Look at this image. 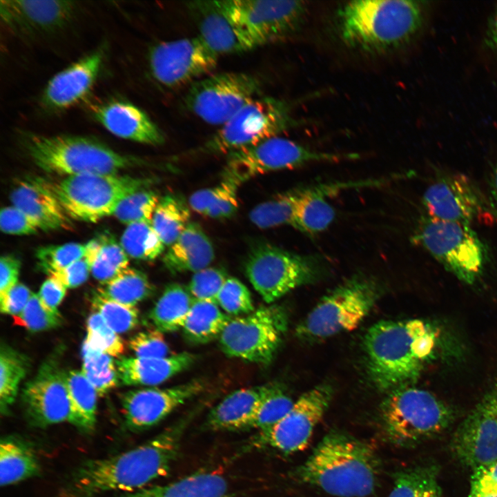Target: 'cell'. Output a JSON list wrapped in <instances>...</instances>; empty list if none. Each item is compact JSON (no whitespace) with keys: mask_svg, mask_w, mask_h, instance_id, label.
Returning a JSON list of instances; mask_svg holds the SVG:
<instances>
[{"mask_svg":"<svg viewBox=\"0 0 497 497\" xmlns=\"http://www.w3.org/2000/svg\"><path fill=\"white\" fill-rule=\"evenodd\" d=\"M187 420L119 454L84 461L55 497H100L141 489L166 476L177 458Z\"/></svg>","mask_w":497,"mask_h":497,"instance_id":"1","label":"cell"},{"mask_svg":"<svg viewBox=\"0 0 497 497\" xmlns=\"http://www.w3.org/2000/svg\"><path fill=\"white\" fill-rule=\"evenodd\" d=\"M379 463L366 442L332 432L299 469L302 480L338 497H365L376 487Z\"/></svg>","mask_w":497,"mask_h":497,"instance_id":"4","label":"cell"},{"mask_svg":"<svg viewBox=\"0 0 497 497\" xmlns=\"http://www.w3.org/2000/svg\"><path fill=\"white\" fill-rule=\"evenodd\" d=\"M226 480L215 472H197L165 485L148 486L113 497H226Z\"/></svg>","mask_w":497,"mask_h":497,"instance_id":"31","label":"cell"},{"mask_svg":"<svg viewBox=\"0 0 497 497\" xmlns=\"http://www.w3.org/2000/svg\"><path fill=\"white\" fill-rule=\"evenodd\" d=\"M467 497H497V494L482 496V495H474V494H469Z\"/></svg>","mask_w":497,"mask_h":497,"instance_id":"64","label":"cell"},{"mask_svg":"<svg viewBox=\"0 0 497 497\" xmlns=\"http://www.w3.org/2000/svg\"><path fill=\"white\" fill-rule=\"evenodd\" d=\"M84 254L85 245L72 242L40 247L36 257L40 269L50 275L81 259Z\"/></svg>","mask_w":497,"mask_h":497,"instance_id":"49","label":"cell"},{"mask_svg":"<svg viewBox=\"0 0 497 497\" xmlns=\"http://www.w3.org/2000/svg\"><path fill=\"white\" fill-rule=\"evenodd\" d=\"M326 267L320 255L294 253L270 244L250 252L245 273L266 303H273L294 289L318 280Z\"/></svg>","mask_w":497,"mask_h":497,"instance_id":"9","label":"cell"},{"mask_svg":"<svg viewBox=\"0 0 497 497\" xmlns=\"http://www.w3.org/2000/svg\"><path fill=\"white\" fill-rule=\"evenodd\" d=\"M481 402L497 416V384Z\"/></svg>","mask_w":497,"mask_h":497,"instance_id":"62","label":"cell"},{"mask_svg":"<svg viewBox=\"0 0 497 497\" xmlns=\"http://www.w3.org/2000/svg\"><path fill=\"white\" fill-rule=\"evenodd\" d=\"M77 6L71 1H1V16L12 30L24 35L52 33L66 27Z\"/></svg>","mask_w":497,"mask_h":497,"instance_id":"22","label":"cell"},{"mask_svg":"<svg viewBox=\"0 0 497 497\" xmlns=\"http://www.w3.org/2000/svg\"><path fill=\"white\" fill-rule=\"evenodd\" d=\"M195 355L182 352L164 358L120 357L115 360L119 384L155 386L190 368Z\"/></svg>","mask_w":497,"mask_h":497,"instance_id":"26","label":"cell"},{"mask_svg":"<svg viewBox=\"0 0 497 497\" xmlns=\"http://www.w3.org/2000/svg\"><path fill=\"white\" fill-rule=\"evenodd\" d=\"M29 367L28 358L1 343L0 348V409L3 415L8 413L17 397L21 381Z\"/></svg>","mask_w":497,"mask_h":497,"instance_id":"40","label":"cell"},{"mask_svg":"<svg viewBox=\"0 0 497 497\" xmlns=\"http://www.w3.org/2000/svg\"><path fill=\"white\" fill-rule=\"evenodd\" d=\"M66 291L67 289L63 284L49 277L41 286L38 295L48 309L58 313L57 307L64 298Z\"/></svg>","mask_w":497,"mask_h":497,"instance_id":"59","label":"cell"},{"mask_svg":"<svg viewBox=\"0 0 497 497\" xmlns=\"http://www.w3.org/2000/svg\"><path fill=\"white\" fill-rule=\"evenodd\" d=\"M378 293L371 280H347L324 296L298 324V337L315 341L354 330L370 312Z\"/></svg>","mask_w":497,"mask_h":497,"instance_id":"8","label":"cell"},{"mask_svg":"<svg viewBox=\"0 0 497 497\" xmlns=\"http://www.w3.org/2000/svg\"><path fill=\"white\" fill-rule=\"evenodd\" d=\"M153 287L146 275L135 269L123 270L109 281L101 284L95 293L106 299L131 306L148 298Z\"/></svg>","mask_w":497,"mask_h":497,"instance_id":"37","label":"cell"},{"mask_svg":"<svg viewBox=\"0 0 497 497\" xmlns=\"http://www.w3.org/2000/svg\"><path fill=\"white\" fill-rule=\"evenodd\" d=\"M469 494L474 495L497 494V460L473 469Z\"/></svg>","mask_w":497,"mask_h":497,"instance_id":"55","label":"cell"},{"mask_svg":"<svg viewBox=\"0 0 497 497\" xmlns=\"http://www.w3.org/2000/svg\"><path fill=\"white\" fill-rule=\"evenodd\" d=\"M0 227L3 233L10 235H29L40 229L35 220L13 205L1 209Z\"/></svg>","mask_w":497,"mask_h":497,"instance_id":"54","label":"cell"},{"mask_svg":"<svg viewBox=\"0 0 497 497\" xmlns=\"http://www.w3.org/2000/svg\"><path fill=\"white\" fill-rule=\"evenodd\" d=\"M10 201L14 206L35 220L40 229H67L72 226V219L38 178L20 183L12 191Z\"/></svg>","mask_w":497,"mask_h":497,"instance_id":"27","label":"cell"},{"mask_svg":"<svg viewBox=\"0 0 497 497\" xmlns=\"http://www.w3.org/2000/svg\"><path fill=\"white\" fill-rule=\"evenodd\" d=\"M289 123L285 104L271 97H257L221 126L198 151L228 154L277 136Z\"/></svg>","mask_w":497,"mask_h":497,"instance_id":"12","label":"cell"},{"mask_svg":"<svg viewBox=\"0 0 497 497\" xmlns=\"http://www.w3.org/2000/svg\"><path fill=\"white\" fill-rule=\"evenodd\" d=\"M219 190L218 185L199 189L193 193L189 197L188 204L195 212L206 215L213 204Z\"/></svg>","mask_w":497,"mask_h":497,"instance_id":"60","label":"cell"},{"mask_svg":"<svg viewBox=\"0 0 497 497\" xmlns=\"http://www.w3.org/2000/svg\"><path fill=\"white\" fill-rule=\"evenodd\" d=\"M186 202L173 195L159 198L152 217V225L165 246H170L191 223Z\"/></svg>","mask_w":497,"mask_h":497,"instance_id":"39","label":"cell"},{"mask_svg":"<svg viewBox=\"0 0 497 497\" xmlns=\"http://www.w3.org/2000/svg\"><path fill=\"white\" fill-rule=\"evenodd\" d=\"M218 186L217 194L205 216L213 219L230 217L238 208L237 191L239 186L223 179Z\"/></svg>","mask_w":497,"mask_h":497,"instance_id":"53","label":"cell"},{"mask_svg":"<svg viewBox=\"0 0 497 497\" xmlns=\"http://www.w3.org/2000/svg\"><path fill=\"white\" fill-rule=\"evenodd\" d=\"M450 449L462 465L472 469L497 460V416L480 402L455 431Z\"/></svg>","mask_w":497,"mask_h":497,"instance_id":"21","label":"cell"},{"mask_svg":"<svg viewBox=\"0 0 497 497\" xmlns=\"http://www.w3.org/2000/svg\"><path fill=\"white\" fill-rule=\"evenodd\" d=\"M339 35L349 47L369 53H383L409 43L423 22L419 1L357 0L336 12Z\"/></svg>","mask_w":497,"mask_h":497,"instance_id":"3","label":"cell"},{"mask_svg":"<svg viewBox=\"0 0 497 497\" xmlns=\"http://www.w3.org/2000/svg\"><path fill=\"white\" fill-rule=\"evenodd\" d=\"M15 324L32 332L55 329L61 324L60 313L48 309L41 302L38 294L32 293L26 306L18 315L14 316Z\"/></svg>","mask_w":497,"mask_h":497,"instance_id":"48","label":"cell"},{"mask_svg":"<svg viewBox=\"0 0 497 497\" xmlns=\"http://www.w3.org/2000/svg\"><path fill=\"white\" fill-rule=\"evenodd\" d=\"M90 273V265L84 257L66 268L55 271L49 275L57 280L66 289L75 288L84 283Z\"/></svg>","mask_w":497,"mask_h":497,"instance_id":"56","label":"cell"},{"mask_svg":"<svg viewBox=\"0 0 497 497\" xmlns=\"http://www.w3.org/2000/svg\"><path fill=\"white\" fill-rule=\"evenodd\" d=\"M32 292L23 284L18 282L3 298H0L2 313L18 315L26 306Z\"/></svg>","mask_w":497,"mask_h":497,"instance_id":"57","label":"cell"},{"mask_svg":"<svg viewBox=\"0 0 497 497\" xmlns=\"http://www.w3.org/2000/svg\"><path fill=\"white\" fill-rule=\"evenodd\" d=\"M217 304L228 315H244L255 310L251 293L238 279L228 277L217 298Z\"/></svg>","mask_w":497,"mask_h":497,"instance_id":"50","label":"cell"},{"mask_svg":"<svg viewBox=\"0 0 497 497\" xmlns=\"http://www.w3.org/2000/svg\"><path fill=\"white\" fill-rule=\"evenodd\" d=\"M87 334L84 342L112 357L120 358L125 351L124 340L97 312L91 313L86 322Z\"/></svg>","mask_w":497,"mask_h":497,"instance_id":"47","label":"cell"},{"mask_svg":"<svg viewBox=\"0 0 497 497\" xmlns=\"http://www.w3.org/2000/svg\"><path fill=\"white\" fill-rule=\"evenodd\" d=\"M70 411L68 421L79 432L90 434L97 422V393L81 371L66 372Z\"/></svg>","mask_w":497,"mask_h":497,"instance_id":"33","label":"cell"},{"mask_svg":"<svg viewBox=\"0 0 497 497\" xmlns=\"http://www.w3.org/2000/svg\"><path fill=\"white\" fill-rule=\"evenodd\" d=\"M422 202L431 218L467 225L483 217L490 219L486 197L462 173L438 176L425 190Z\"/></svg>","mask_w":497,"mask_h":497,"instance_id":"17","label":"cell"},{"mask_svg":"<svg viewBox=\"0 0 497 497\" xmlns=\"http://www.w3.org/2000/svg\"><path fill=\"white\" fill-rule=\"evenodd\" d=\"M215 257L213 246L200 226L191 222L167 250L163 262L171 273H196L208 267Z\"/></svg>","mask_w":497,"mask_h":497,"instance_id":"30","label":"cell"},{"mask_svg":"<svg viewBox=\"0 0 497 497\" xmlns=\"http://www.w3.org/2000/svg\"><path fill=\"white\" fill-rule=\"evenodd\" d=\"M438 336L429 324L419 319L382 320L372 325L363 344L374 385L391 392L412 383L434 353Z\"/></svg>","mask_w":497,"mask_h":497,"instance_id":"2","label":"cell"},{"mask_svg":"<svg viewBox=\"0 0 497 497\" xmlns=\"http://www.w3.org/2000/svg\"><path fill=\"white\" fill-rule=\"evenodd\" d=\"M486 202L490 220L497 222V163L489 177Z\"/></svg>","mask_w":497,"mask_h":497,"instance_id":"61","label":"cell"},{"mask_svg":"<svg viewBox=\"0 0 497 497\" xmlns=\"http://www.w3.org/2000/svg\"><path fill=\"white\" fill-rule=\"evenodd\" d=\"M84 257L90 273L101 284L115 277L127 269L129 260L120 244L110 235H103L85 245Z\"/></svg>","mask_w":497,"mask_h":497,"instance_id":"36","label":"cell"},{"mask_svg":"<svg viewBox=\"0 0 497 497\" xmlns=\"http://www.w3.org/2000/svg\"><path fill=\"white\" fill-rule=\"evenodd\" d=\"M159 197L153 191L142 189L124 198L117 204L113 215L129 225L139 222H151Z\"/></svg>","mask_w":497,"mask_h":497,"instance_id":"44","label":"cell"},{"mask_svg":"<svg viewBox=\"0 0 497 497\" xmlns=\"http://www.w3.org/2000/svg\"><path fill=\"white\" fill-rule=\"evenodd\" d=\"M128 347L138 358L168 357L170 348L163 333L155 329L139 332L128 341Z\"/></svg>","mask_w":497,"mask_h":497,"instance_id":"52","label":"cell"},{"mask_svg":"<svg viewBox=\"0 0 497 497\" xmlns=\"http://www.w3.org/2000/svg\"><path fill=\"white\" fill-rule=\"evenodd\" d=\"M369 186H373L371 179L308 186L307 192L295 211L291 226L308 235H315L324 231L335 216L334 208L326 198L347 188Z\"/></svg>","mask_w":497,"mask_h":497,"instance_id":"28","label":"cell"},{"mask_svg":"<svg viewBox=\"0 0 497 497\" xmlns=\"http://www.w3.org/2000/svg\"><path fill=\"white\" fill-rule=\"evenodd\" d=\"M380 414L389 438L402 446H413L441 433L454 418L451 408L434 394L409 385L389 393Z\"/></svg>","mask_w":497,"mask_h":497,"instance_id":"6","label":"cell"},{"mask_svg":"<svg viewBox=\"0 0 497 497\" xmlns=\"http://www.w3.org/2000/svg\"><path fill=\"white\" fill-rule=\"evenodd\" d=\"M261 83L254 75L224 72L193 82L184 98L187 109L206 123L222 126L257 97Z\"/></svg>","mask_w":497,"mask_h":497,"instance_id":"14","label":"cell"},{"mask_svg":"<svg viewBox=\"0 0 497 497\" xmlns=\"http://www.w3.org/2000/svg\"><path fill=\"white\" fill-rule=\"evenodd\" d=\"M66 372L55 353L46 359L21 392V402L28 422L45 428L68 421L70 411Z\"/></svg>","mask_w":497,"mask_h":497,"instance_id":"18","label":"cell"},{"mask_svg":"<svg viewBox=\"0 0 497 497\" xmlns=\"http://www.w3.org/2000/svg\"><path fill=\"white\" fill-rule=\"evenodd\" d=\"M20 261L13 255H3L0 260V298L19 282Z\"/></svg>","mask_w":497,"mask_h":497,"instance_id":"58","label":"cell"},{"mask_svg":"<svg viewBox=\"0 0 497 497\" xmlns=\"http://www.w3.org/2000/svg\"><path fill=\"white\" fill-rule=\"evenodd\" d=\"M193 301L188 288L170 284L152 308L149 318L155 329L162 333L182 329Z\"/></svg>","mask_w":497,"mask_h":497,"instance_id":"35","label":"cell"},{"mask_svg":"<svg viewBox=\"0 0 497 497\" xmlns=\"http://www.w3.org/2000/svg\"><path fill=\"white\" fill-rule=\"evenodd\" d=\"M227 278L221 269L206 267L194 273L187 288L195 300L217 302L218 294Z\"/></svg>","mask_w":497,"mask_h":497,"instance_id":"51","label":"cell"},{"mask_svg":"<svg viewBox=\"0 0 497 497\" xmlns=\"http://www.w3.org/2000/svg\"><path fill=\"white\" fill-rule=\"evenodd\" d=\"M120 244L128 256L143 261H153L164 250V244L151 222H139L128 225Z\"/></svg>","mask_w":497,"mask_h":497,"instance_id":"43","label":"cell"},{"mask_svg":"<svg viewBox=\"0 0 497 497\" xmlns=\"http://www.w3.org/2000/svg\"><path fill=\"white\" fill-rule=\"evenodd\" d=\"M204 389L203 382L194 380L168 388L149 387L126 391L121 396L126 425L132 431L150 428Z\"/></svg>","mask_w":497,"mask_h":497,"instance_id":"20","label":"cell"},{"mask_svg":"<svg viewBox=\"0 0 497 497\" xmlns=\"http://www.w3.org/2000/svg\"><path fill=\"white\" fill-rule=\"evenodd\" d=\"M104 56V50L99 48L55 75L44 88L43 104L61 110L82 100L97 79Z\"/></svg>","mask_w":497,"mask_h":497,"instance_id":"24","label":"cell"},{"mask_svg":"<svg viewBox=\"0 0 497 497\" xmlns=\"http://www.w3.org/2000/svg\"><path fill=\"white\" fill-rule=\"evenodd\" d=\"M294 403L282 385L276 383L261 402L248 428L258 429L261 431L271 428L289 412Z\"/></svg>","mask_w":497,"mask_h":497,"instance_id":"45","label":"cell"},{"mask_svg":"<svg viewBox=\"0 0 497 497\" xmlns=\"http://www.w3.org/2000/svg\"><path fill=\"white\" fill-rule=\"evenodd\" d=\"M41 465L34 449L16 436L0 441V484L8 487L38 476Z\"/></svg>","mask_w":497,"mask_h":497,"instance_id":"32","label":"cell"},{"mask_svg":"<svg viewBox=\"0 0 497 497\" xmlns=\"http://www.w3.org/2000/svg\"><path fill=\"white\" fill-rule=\"evenodd\" d=\"M81 371L96 390L103 396L119 384L116 362L110 355L93 349L83 342Z\"/></svg>","mask_w":497,"mask_h":497,"instance_id":"42","label":"cell"},{"mask_svg":"<svg viewBox=\"0 0 497 497\" xmlns=\"http://www.w3.org/2000/svg\"><path fill=\"white\" fill-rule=\"evenodd\" d=\"M307 189L308 187L293 189L260 203L249 213L250 220L260 228L291 225L295 211Z\"/></svg>","mask_w":497,"mask_h":497,"instance_id":"38","label":"cell"},{"mask_svg":"<svg viewBox=\"0 0 497 497\" xmlns=\"http://www.w3.org/2000/svg\"><path fill=\"white\" fill-rule=\"evenodd\" d=\"M204 43L217 55L244 52L256 48L251 39L232 19L220 1L187 3Z\"/></svg>","mask_w":497,"mask_h":497,"instance_id":"23","label":"cell"},{"mask_svg":"<svg viewBox=\"0 0 497 497\" xmlns=\"http://www.w3.org/2000/svg\"><path fill=\"white\" fill-rule=\"evenodd\" d=\"M91 305L94 311L117 333L133 329L139 322V311L135 306L106 299L95 292L91 298Z\"/></svg>","mask_w":497,"mask_h":497,"instance_id":"46","label":"cell"},{"mask_svg":"<svg viewBox=\"0 0 497 497\" xmlns=\"http://www.w3.org/2000/svg\"><path fill=\"white\" fill-rule=\"evenodd\" d=\"M231 318L217 302L194 299L182 329L189 342L206 344L218 339Z\"/></svg>","mask_w":497,"mask_h":497,"instance_id":"34","label":"cell"},{"mask_svg":"<svg viewBox=\"0 0 497 497\" xmlns=\"http://www.w3.org/2000/svg\"><path fill=\"white\" fill-rule=\"evenodd\" d=\"M436 465L417 467L398 472L389 497H442Z\"/></svg>","mask_w":497,"mask_h":497,"instance_id":"41","label":"cell"},{"mask_svg":"<svg viewBox=\"0 0 497 497\" xmlns=\"http://www.w3.org/2000/svg\"><path fill=\"white\" fill-rule=\"evenodd\" d=\"M95 119L113 135L128 140L160 145L164 135L147 114L137 106L120 100H113L92 109Z\"/></svg>","mask_w":497,"mask_h":497,"instance_id":"25","label":"cell"},{"mask_svg":"<svg viewBox=\"0 0 497 497\" xmlns=\"http://www.w3.org/2000/svg\"><path fill=\"white\" fill-rule=\"evenodd\" d=\"M332 394L331 387L326 384L305 392L282 419L261 431L262 440L284 453L303 450L328 408Z\"/></svg>","mask_w":497,"mask_h":497,"instance_id":"19","label":"cell"},{"mask_svg":"<svg viewBox=\"0 0 497 497\" xmlns=\"http://www.w3.org/2000/svg\"><path fill=\"white\" fill-rule=\"evenodd\" d=\"M228 155L222 177L237 186L268 172L294 168L312 162H333L355 157V155L311 150L278 136Z\"/></svg>","mask_w":497,"mask_h":497,"instance_id":"13","label":"cell"},{"mask_svg":"<svg viewBox=\"0 0 497 497\" xmlns=\"http://www.w3.org/2000/svg\"><path fill=\"white\" fill-rule=\"evenodd\" d=\"M220 3L256 46L295 32L306 13V6L301 1L224 0Z\"/></svg>","mask_w":497,"mask_h":497,"instance_id":"15","label":"cell"},{"mask_svg":"<svg viewBox=\"0 0 497 497\" xmlns=\"http://www.w3.org/2000/svg\"><path fill=\"white\" fill-rule=\"evenodd\" d=\"M23 144L33 162L43 170L60 175L117 174L142 160L120 154L93 139L74 135L44 136L26 133Z\"/></svg>","mask_w":497,"mask_h":497,"instance_id":"5","label":"cell"},{"mask_svg":"<svg viewBox=\"0 0 497 497\" xmlns=\"http://www.w3.org/2000/svg\"><path fill=\"white\" fill-rule=\"evenodd\" d=\"M414 238L448 271L465 283H474L484 269L487 249L470 225L427 216Z\"/></svg>","mask_w":497,"mask_h":497,"instance_id":"10","label":"cell"},{"mask_svg":"<svg viewBox=\"0 0 497 497\" xmlns=\"http://www.w3.org/2000/svg\"><path fill=\"white\" fill-rule=\"evenodd\" d=\"M491 39L492 41V43L495 46V47L497 48V15L495 18V21L491 29Z\"/></svg>","mask_w":497,"mask_h":497,"instance_id":"63","label":"cell"},{"mask_svg":"<svg viewBox=\"0 0 497 497\" xmlns=\"http://www.w3.org/2000/svg\"><path fill=\"white\" fill-rule=\"evenodd\" d=\"M276 383L240 389L231 393L211 410L207 425L214 430L248 428L261 402Z\"/></svg>","mask_w":497,"mask_h":497,"instance_id":"29","label":"cell"},{"mask_svg":"<svg viewBox=\"0 0 497 497\" xmlns=\"http://www.w3.org/2000/svg\"><path fill=\"white\" fill-rule=\"evenodd\" d=\"M71 219L95 222L113 215L127 195L144 189L149 179L117 174H85L59 181L38 178Z\"/></svg>","mask_w":497,"mask_h":497,"instance_id":"7","label":"cell"},{"mask_svg":"<svg viewBox=\"0 0 497 497\" xmlns=\"http://www.w3.org/2000/svg\"><path fill=\"white\" fill-rule=\"evenodd\" d=\"M217 57L197 36L153 46L148 61L155 81L164 87L174 88L213 70L217 66Z\"/></svg>","mask_w":497,"mask_h":497,"instance_id":"16","label":"cell"},{"mask_svg":"<svg viewBox=\"0 0 497 497\" xmlns=\"http://www.w3.org/2000/svg\"><path fill=\"white\" fill-rule=\"evenodd\" d=\"M287 326V314L281 306H260L232 318L218 338L219 344L228 357L269 364L280 347Z\"/></svg>","mask_w":497,"mask_h":497,"instance_id":"11","label":"cell"}]
</instances>
